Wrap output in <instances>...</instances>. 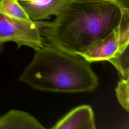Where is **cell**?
<instances>
[{
	"label": "cell",
	"mask_w": 129,
	"mask_h": 129,
	"mask_svg": "<svg viewBox=\"0 0 129 129\" xmlns=\"http://www.w3.org/2000/svg\"><path fill=\"white\" fill-rule=\"evenodd\" d=\"M127 11L117 0H72L52 21L37 22L49 43L79 55L117 27Z\"/></svg>",
	"instance_id": "cell-1"
},
{
	"label": "cell",
	"mask_w": 129,
	"mask_h": 129,
	"mask_svg": "<svg viewBox=\"0 0 129 129\" xmlns=\"http://www.w3.org/2000/svg\"><path fill=\"white\" fill-rule=\"evenodd\" d=\"M25 67L19 80L42 91L91 92L98 86V78L90 63L78 54L44 43Z\"/></svg>",
	"instance_id": "cell-2"
},
{
	"label": "cell",
	"mask_w": 129,
	"mask_h": 129,
	"mask_svg": "<svg viewBox=\"0 0 129 129\" xmlns=\"http://www.w3.org/2000/svg\"><path fill=\"white\" fill-rule=\"evenodd\" d=\"M8 42H15L18 48L26 46L34 50L44 43L37 22L14 19L0 12V52Z\"/></svg>",
	"instance_id": "cell-3"
},
{
	"label": "cell",
	"mask_w": 129,
	"mask_h": 129,
	"mask_svg": "<svg viewBox=\"0 0 129 129\" xmlns=\"http://www.w3.org/2000/svg\"><path fill=\"white\" fill-rule=\"evenodd\" d=\"M124 50H121L120 47L118 26L104 38L94 43L86 51L79 55L91 63L108 61L117 53Z\"/></svg>",
	"instance_id": "cell-4"
},
{
	"label": "cell",
	"mask_w": 129,
	"mask_h": 129,
	"mask_svg": "<svg viewBox=\"0 0 129 129\" xmlns=\"http://www.w3.org/2000/svg\"><path fill=\"white\" fill-rule=\"evenodd\" d=\"M72 0H18L31 20L42 21L57 16Z\"/></svg>",
	"instance_id": "cell-5"
},
{
	"label": "cell",
	"mask_w": 129,
	"mask_h": 129,
	"mask_svg": "<svg viewBox=\"0 0 129 129\" xmlns=\"http://www.w3.org/2000/svg\"><path fill=\"white\" fill-rule=\"evenodd\" d=\"M94 114L89 105H82L72 109L59 120L53 129H95Z\"/></svg>",
	"instance_id": "cell-6"
},
{
	"label": "cell",
	"mask_w": 129,
	"mask_h": 129,
	"mask_svg": "<svg viewBox=\"0 0 129 129\" xmlns=\"http://www.w3.org/2000/svg\"><path fill=\"white\" fill-rule=\"evenodd\" d=\"M43 129L45 127L29 113L10 109L0 116V129Z\"/></svg>",
	"instance_id": "cell-7"
},
{
	"label": "cell",
	"mask_w": 129,
	"mask_h": 129,
	"mask_svg": "<svg viewBox=\"0 0 129 129\" xmlns=\"http://www.w3.org/2000/svg\"><path fill=\"white\" fill-rule=\"evenodd\" d=\"M0 12L14 19L27 21H32L18 0H0Z\"/></svg>",
	"instance_id": "cell-8"
},
{
	"label": "cell",
	"mask_w": 129,
	"mask_h": 129,
	"mask_svg": "<svg viewBox=\"0 0 129 129\" xmlns=\"http://www.w3.org/2000/svg\"><path fill=\"white\" fill-rule=\"evenodd\" d=\"M108 61L115 67L121 78L129 79L128 48L122 52L117 53Z\"/></svg>",
	"instance_id": "cell-9"
},
{
	"label": "cell",
	"mask_w": 129,
	"mask_h": 129,
	"mask_svg": "<svg viewBox=\"0 0 129 129\" xmlns=\"http://www.w3.org/2000/svg\"><path fill=\"white\" fill-rule=\"evenodd\" d=\"M129 79L121 78L115 89L116 96L121 106L129 111Z\"/></svg>",
	"instance_id": "cell-10"
},
{
	"label": "cell",
	"mask_w": 129,
	"mask_h": 129,
	"mask_svg": "<svg viewBox=\"0 0 129 129\" xmlns=\"http://www.w3.org/2000/svg\"><path fill=\"white\" fill-rule=\"evenodd\" d=\"M77 1H115L116 0H77Z\"/></svg>",
	"instance_id": "cell-11"
}]
</instances>
